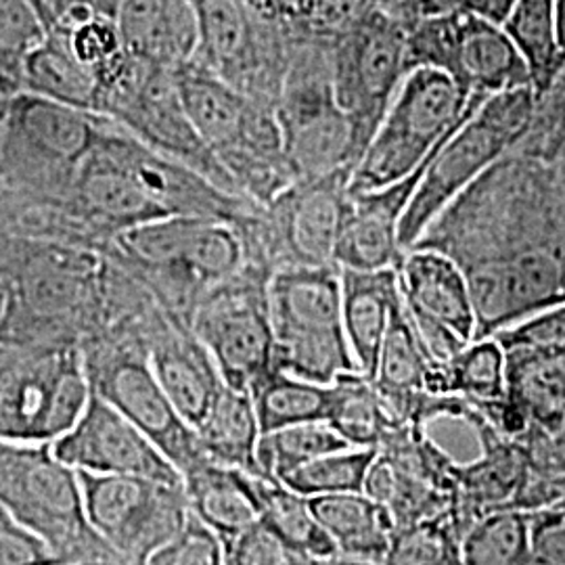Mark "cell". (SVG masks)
I'll return each instance as SVG.
<instances>
[{
	"instance_id": "cell-1",
	"label": "cell",
	"mask_w": 565,
	"mask_h": 565,
	"mask_svg": "<svg viewBox=\"0 0 565 565\" xmlns=\"http://www.w3.org/2000/svg\"><path fill=\"white\" fill-rule=\"evenodd\" d=\"M0 277L2 348L82 343L103 331L107 260L99 249L51 235H0Z\"/></svg>"
},
{
	"instance_id": "cell-2",
	"label": "cell",
	"mask_w": 565,
	"mask_h": 565,
	"mask_svg": "<svg viewBox=\"0 0 565 565\" xmlns=\"http://www.w3.org/2000/svg\"><path fill=\"white\" fill-rule=\"evenodd\" d=\"M486 99L438 67H413L356 163L350 191H377L417 172Z\"/></svg>"
},
{
	"instance_id": "cell-3",
	"label": "cell",
	"mask_w": 565,
	"mask_h": 565,
	"mask_svg": "<svg viewBox=\"0 0 565 565\" xmlns=\"http://www.w3.org/2000/svg\"><path fill=\"white\" fill-rule=\"evenodd\" d=\"M0 505L49 546L55 564H120L86 520L78 471L51 445L0 440Z\"/></svg>"
},
{
	"instance_id": "cell-4",
	"label": "cell",
	"mask_w": 565,
	"mask_h": 565,
	"mask_svg": "<svg viewBox=\"0 0 565 565\" xmlns=\"http://www.w3.org/2000/svg\"><path fill=\"white\" fill-rule=\"evenodd\" d=\"M539 102L532 86L497 93L440 145L404 212L398 233L403 252L415 247L450 203L524 139Z\"/></svg>"
},
{
	"instance_id": "cell-5",
	"label": "cell",
	"mask_w": 565,
	"mask_h": 565,
	"mask_svg": "<svg viewBox=\"0 0 565 565\" xmlns=\"http://www.w3.org/2000/svg\"><path fill=\"white\" fill-rule=\"evenodd\" d=\"M268 310L273 366L319 384L359 371L343 329L338 264L277 268L268 281Z\"/></svg>"
},
{
	"instance_id": "cell-6",
	"label": "cell",
	"mask_w": 565,
	"mask_h": 565,
	"mask_svg": "<svg viewBox=\"0 0 565 565\" xmlns=\"http://www.w3.org/2000/svg\"><path fill=\"white\" fill-rule=\"evenodd\" d=\"M103 116L20 90L0 128V177L42 202L60 205L102 139Z\"/></svg>"
},
{
	"instance_id": "cell-7",
	"label": "cell",
	"mask_w": 565,
	"mask_h": 565,
	"mask_svg": "<svg viewBox=\"0 0 565 565\" xmlns=\"http://www.w3.org/2000/svg\"><path fill=\"white\" fill-rule=\"evenodd\" d=\"M333 90L352 124L359 160L384 120L406 74L408 11L404 4H366L331 39Z\"/></svg>"
},
{
	"instance_id": "cell-8",
	"label": "cell",
	"mask_w": 565,
	"mask_h": 565,
	"mask_svg": "<svg viewBox=\"0 0 565 565\" xmlns=\"http://www.w3.org/2000/svg\"><path fill=\"white\" fill-rule=\"evenodd\" d=\"M93 387L81 343L0 352V440L53 445L81 419Z\"/></svg>"
},
{
	"instance_id": "cell-9",
	"label": "cell",
	"mask_w": 565,
	"mask_h": 565,
	"mask_svg": "<svg viewBox=\"0 0 565 565\" xmlns=\"http://www.w3.org/2000/svg\"><path fill=\"white\" fill-rule=\"evenodd\" d=\"M285 158L296 181L356 168L352 124L333 90L331 39L296 41L277 102Z\"/></svg>"
},
{
	"instance_id": "cell-10",
	"label": "cell",
	"mask_w": 565,
	"mask_h": 565,
	"mask_svg": "<svg viewBox=\"0 0 565 565\" xmlns=\"http://www.w3.org/2000/svg\"><path fill=\"white\" fill-rule=\"evenodd\" d=\"M81 348L93 392L139 425L181 473L205 459L195 427L179 413L147 361L141 329H105Z\"/></svg>"
},
{
	"instance_id": "cell-11",
	"label": "cell",
	"mask_w": 565,
	"mask_h": 565,
	"mask_svg": "<svg viewBox=\"0 0 565 565\" xmlns=\"http://www.w3.org/2000/svg\"><path fill=\"white\" fill-rule=\"evenodd\" d=\"M354 168L294 181L239 224L247 260L273 273L282 266L335 264V247L350 202Z\"/></svg>"
},
{
	"instance_id": "cell-12",
	"label": "cell",
	"mask_w": 565,
	"mask_h": 565,
	"mask_svg": "<svg viewBox=\"0 0 565 565\" xmlns=\"http://www.w3.org/2000/svg\"><path fill=\"white\" fill-rule=\"evenodd\" d=\"M270 277L273 270L263 264H245L235 277L203 294L189 321L212 354L224 384L235 390H249L273 366Z\"/></svg>"
},
{
	"instance_id": "cell-13",
	"label": "cell",
	"mask_w": 565,
	"mask_h": 565,
	"mask_svg": "<svg viewBox=\"0 0 565 565\" xmlns=\"http://www.w3.org/2000/svg\"><path fill=\"white\" fill-rule=\"evenodd\" d=\"M200 41L193 63L277 107L294 41L247 0H193Z\"/></svg>"
},
{
	"instance_id": "cell-14",
	"label": "cell",
	"mask_w": 565,
	"mask_h": 565,
	"mask_svg": "<svg viewBox=\"0 0 565 565\" xmlns=\"http://www.w3.org/2000/svg\"><path fill=\"white\" fill-rule=\"evenodd\" d=\"M78 478L86 520L120 564H149L191 513L184 486L124 473L78 471Z\"/></svg>"
},
{
	"instance_id": "cell-15",
	"label": "cell",
	"mask_w": 565,
	"mask_h": 565,
	"mask_svg": "<svg viewBox=\"0 0 565 565\" xmlns=\"http://www.w3.org/2000/svg\"><path fill=\"white\" fill-rule=\"evenodd\" d=\"M408 63L411 70H443L469 95L492 97L532 86L525 61L503 25L471 15L417 18L408 11Z\"/></svg>"
},
{
	"instance_id": "cell-16",
	"label": "cell",
	"mask_w": 565,
	"mask_h": 565,
	"mask_svg": "<svg viewBox=\"0 0 565 565\" xmlns=\"http://www.w3.org/2000/svg\"><path fill=\"white\" fill-rule=\"evenodd\" d=\"M476 308V340L492 338L565 300V249L532 245L463 268Z\"/></svg>"
},
{
	"instance_id": "cell-17",
	"label": "cell",
	"mask_w": 565,
	"mask_h": 565,
	"mask_svg": "<svg viewBox=\"0 0 565 565\" xmlns=\"http://www.w3.org/2000/svg\"><path fill=\"white\" fill-rule=\"evenodd\" d=\"M51 446L61 461L76 471L142 476L166 484L184 486L181 469L168 459L162 448L95 392L81 419Z\"/></svg>"
},
{
	"instance_id": "cell-18",
	"label": "cell",
	"mask_w": 565,
	"mask_h": 565,
	"mask_svg": "<svg viewBox=\"0 0 565 565\" xmlns=\"http://www.w3.org/2000/svg\"><path fill=\"white\" fill-rule=\"evenodd\" d=\"M142 340L158 382L195 427L226 385L212 354L191 324L162 303H156L145 317Z\"/></svg>"
},
{
	"instance_id": "cell-19",
	"label": "cell",
	"mask_w": 565,
	"mask_h": 565,
	"mask_svg": "<svg viewBox=\"0 0 565 565\" xmlns=\"http://www.w3.org/2000/svg\"><path fill=\"white\" fill-rule=\"evenodd\" d=\"M505 352V398L473 406L511 438H520L527 429H553L564 424L565 343L513 345Z\"/></svg>"
},
{
	"instance_id": "cell-20",
	"label": "cell",
	"mask_w": 565,
	"mask_h": 565,
	"mask_svg": "<svg viewBox=\"0 0 565 565\" xmlns=\"http://www.w3.org/2000/svg\"><path fill=\"white\" fill-rule=\"evenodd\" d=\"M427 163L429 160L411 177L384 189L364 193L350 191L342 233L335 247V264L340 268L380 270L401 263L404 254L398 242L401 223Z\"/></svg>"
},
{
	"instance_id": "cell-21",
	"label": "cell",
	"mask_w": 565,
	"mask_h": 565,
	"mask_svg": "<svg viewBox=\"0 0 565 565\" xmlns=\"http://www.w3.org/2000/svg\"><path fill=\"white\" fill-rule=\"evenodd\" d=\"M404 306L411 315L452 329L465 342L476 340V308L463 268L448 254L415 245L396 264Z\"/></svg>"
},
{
	"instance_id": "cell-22",
	"label": "cell",
	"mask_w": 565,
	"mask_h": 565,
	"mask_svg": "<svg viewBox=\"0 0 565 565\" xmlns=\"http://www.w3.org/2000/svg\"><path fill=\"white\" fill-rule=\"evenodd\" d=\"M114 21L124 51L137 60L179 70L195 57L200 25L193 0H120Z\"/></svg>"
},
{
	"instance_id": "cell-23",
	"label": "cell",
	"mask_w": 565,
	"mask_h": 565,
	"mask_svg": "<svg viewBox=\"0 0 565 565\" xmlns=\"http://www.w3.org/2000/svg\"><path fill=\"white\" fill-rule=\"evenodd\" d=\"M401 300L396 266L380 270L342 268V319L359 371L375 377L394 306Z\"/></svg>"
},
{
	"instance_id": "cell-24",
	"label": "cell",
	"mask_w": 565,
	"mask_h": 565,
	"mask_svg": "<svg viewBox=\"0 0 565 565\" xmlns=\"http://www.w3.org/2000/svg\"><path fill=\"white\" fill-rule=\"evenodd\" d=\"M260 478L266 476L207 459L182 473L191 511L221 536L224 546L263 518Z\"/></svg>"
},
{
	"instance_id": "cell-25",
	"label": "cell",
	"mask_w": 565,
	"mask_h": 565,
	"mask_svg": "<svg viewBox=\"0 0 565 565\" xmlns=\"http://www.w3.org/2000/svg\"><path fill=\"white\" fill-rule=\"evenodd\" d=\"M310 507L338 546L333 564L385 565L396 530L387 507L364 492L310 497Z\"/></svg>"
},
{
	"instance_id": "cell-26",
	"label": "cell",
	"mask_w": 565,
	"mask_h": 565,
	"mask_svg": "<svg viewBox=\"0 0 565 565\" xmlns=\"http://www.w3.org/2000/svg\"><path fill=\"white\" fill-rule=\"evenodd\" d=\"M20 90L74 105L97 116L102 111V81L74 55L61 28L49 30L44 41L21 61Z\"/></svg>"
},
{
	"instance_id": "cell-27",
	"label": "cell",
	"mask_w": 565,
	"mask_h": 565,
	"mask_svg": "<svg viewBox=\"0 0 565 565\" xmlns=\"http://www.w3.org/2000/svg\"><path fill=\"white\" fill-rule=\"evenodd\" d=\"M203 457L214 463L264 476L258 465L260 424L247 390L224 385L218 398L195 425Z\"/></svg>"
},
{
	"instance_id": "cell-28",
	"label": "cell",
	"mask_w": 565,
	"mask_h": 565,
	"mask_svg": "<svg viewBox=\"0 0 565 565\" xmlns=\"http://www.w3.org/2000/svg\"><path fill=\"white\" fill-rule=\"evenodd\" d=\"M503 30L525 61L532 88L543 99L565 72L555 0H515Z\"/></svg>"
},
{
	"instance_id": "cell-29",
	"label": "cell",
	"mask_w": 565,
	"mask_h": 565,
	"mask_svg": "<svg viewBox=\"0 0 565 565\" xmlns=\"http://www.w3.org/2000/svg\"><path fill=\"white\" fill-rule=\"evenodd\" d=\"M247 392L263 434L291 425L327 424L333 403L331 384L296 377L277 366L266 369Z\"/></svg>"
},
{
	"instance_id": "cell-30",
	"label": "cell",
	"mask_w": 565,
	"mask_h": 565,
	"mask_svg": "<svg viewBox=\"0 0 565 565\" xmlns=\"http://www.w3.org/2000/svg\"><path fill=\"white\" fill-rule=\"evenodd\" d=\"M427 392L436 396H461L478 406L503 401L507 392L505 345L497 338L467 343L450 363L434 369Z\"/></svg>"
},
{
	"instance_id": "cell-31",
	"label": "cell",
	"mask_w": 565,
	"mask_h": 565,
	"mask_svg": "<svg viewBox=\"0 0 565 565\" xmlns=\"http://www.w3.org/2000/svg\"><path fill=\"white\" fill-rule=\"evenodd\" d=\"M331 387L333 403L327 424L350 446L380 448L385 434L396 424L387 413L375 382L359 371H352L331 382Z\"/></svg>"
},
{
	"instance_id": "cell-32",
	"label": "cell",
	"mask_w": 565,
	"mask_h": 565,
	"mask_svg": "<svg viewBox=\"0 0 565 565\" xmlns=\"http://www.w3.org/2000/svg\"><path fill=\"white\" fill-rule=\"evenodd\" d=\"M467 565L532 564V511L499 507L478 518L461 539Z\"/></svg>"
},
{
	"instance_id": "cell-33",
	"label": "cell",
	"mask_w": 565,
	"mask_h": 565,
	"mask_svg": "<svg viewBox=\"0 0 565 565\" xmlns=\"http://www.w3.org/2000/svg\"><path fill=\"white\" fill-rule=\"evenodd\" d=\"M258 490L266 524L306 555L310 565L333 564L338 546L317 520L308 497L270 478H260Z\"/></svg>"
},
{
	"instance_id": "cell-34",
	"label": "cell",
	"mask_w": 565,
	"mask_h": 565,
	"mask_svg": "<svg viewBox=\"0 0 565 565\" xmlns=\"http://www.w3.org/2000/svg\"><path fill=\"white\" fill-rule=\"evenodd\" d=\"M463 530L448 509L434 518L398 525L385 565H459Z\"/></svg>"
},
{
	"instance_id": "cell-35",
	"label": "cell",
	"mask_w": 565,
	"mask_h": 565,
	"mask_svg": "<svg viewBox=\"0 0 565 565\" xmlns=\"http://www.w3.org/2000/svg\"><path fill=\"white\" fill-rule=\"evenodd\" d=\"M375 457L377 448L348 446L291 469L279 482L308 499L340 492H363L366 471Z\"/></svg>"
},
{
	"instance_id": "cell-36",
	"label": "cell",
	"mask_w": 565,
	"mask_h": 565,
	"mask_svg": "<svg viewBox=\"0 0 565 565\" xmlns=\"http://www.w3.org/2000/svg\"><path fill=\"white\" fill-rule=\"evenodd\" d=\"M348 446L329 424L291 425L260 436L258 465L266 478L279 482L291 469Z\"/></svg>"
},
{
	"instance_id": "cell-37",
	"label": "cell",
	"mask_w": 565,
	"mask_h": 565,
	"mask_svg": "<svg viewBox=\"0 0 565 565\" xmlns=\"http://www.w3.org/2000/svg\"><path fill=\"white\" fill-rule=\"evenodd\" d=\"M46 36V25L34 0H0V88L20 93L23 57Z\"/></svg>"
},
{
	"instance_id": "cell-38",
	"label": "cell",
	"mask_w": 565,
	"mask_h": 565,
	"mask_svg": "<svg viewBox=\"0 0 565 565\" xmlns=\"http://www.w3.org/2000/svg\"><path fill=\"white\" fill-rule=\"evenodd\" d=\"M224 564L310 565V562L260 518L224 546Z\"/></svg>"
},
{
	"instance_id": "cell-39",
	"label": "cell",
	"mask_w": 565,
	"mask_h": 565,
	"mask_svg": "<svg viewBox=\"0 0 565 565\" xmlns=\"http://www.w3.org/2000/svg\"><path fill=\"white\" fill-rule=\"evenodd\" d=\"M149 564L221 565L224 564L223 541L191 511L181 530L151 555Z\"/></svg>"
},
{
	"instance_id": "cell-40",
	"label": "cell",
	"mask_w": 565,
	"mask_h": 565,
	"mask_svg": "<svg viewBox=\"0 0 565 565\" xmlns=\"http://www.w3.org/2000/svg\"><path fill=\"white\" fill-rule=\"evenodd\" d=\"M492 338H497L505 348L565 343V300L534 312L522 323L513 324Z\"/></svg>"
},
{
	"instance_id": "cell-41",
	"label": "cell",
	"mask_w": 565,
	"mask_h": 565,
	"mask_svg": "<svg viewBox=\"0 0 565 565\" xmlns=\"http://www.w3.org/2000/svg\"><path fill=\"white\" fill-rule=\"evenodd\" d=\"M532 511V564H565V501Z\"/></svg>"
},
{
	"instance_id": "cell-42",
	"label": "cell",
	"mask_w": 565,
	"mask_h": 565,
	"mask_svg": "<svg viewBox=\"0 0 565 565\" xmlns=\"http://www.w3.org/2000/svg\"><path fill=\"white\" fill-rule=\"evenodd\" d=\"M55 564L53 553L36 534L25 530L0 505V565Z\"/></svg>"
},
{
	"instance_id": "cell-43",
	"label": "cell",
	"mask_w": 565,
	"mask_h": 565,
	"mask_svg": "<svg viewBox=\"0 0 565 565\" xmlns=\"http://www.w3.org/2000/svg\"><path fill=\"white\" fill-rule=\"evenodd\" d=\"M515 0H411L404 7L417 18L471 15L480 20L501 23L507 20Z\"/></svg>"
},
{
	"instance_id": "cell-44",
	"label": "cell",
	"mask_w": 565,
	"mask_h": 565,
	"mask_svg": "<svg viewBox=\"0 0 565 565\" xmlns=\"http://www.w3.org/2000/svg\"><path fill=\"white\" fill-rule=\"evenodd\" d=\"M118 2L120 0H70V4H81L84 9L93 11L95 15H105V18H111V20L116 15Z\"/></svg>"
},
{
	"instance_id": "cell-45",
	"label": "cell",
	"mask_w": 565,
	"mask_h": 565,
	"mask_svg": "<svg viewBox=\"0 0 565 565\" xmlns=\"http://www.w3.org/2000/svg\"><path fill=\"white\" fill-rule=\"evenodd\" d=\"M555 9H557V23H559V39L565 51V0H555Z\"/></svg>"
},
{
	"instance_id": "cell-46",
	"label": "cell",
	"mask_w": 565,
	"mask_h": 565,
	"mask_svg": "<svg viewBox=\"0 0 565 565\" xmlns=\"http://www.w3.org/2000/svg\"><path fill=\"white\" fill-rule=\"evenodd\" d=\"M4 315H7V282L0 277V327H2V321H4ZM4 348L0 345V352Z\"/></svg>"
},
{
	"instance_id": "cell-47",
	"label": "cell",
	"mask_w": 565,
	"mask_h": 565,
	"mask_svg": "<svg viewBox=\"0 0 565 565\" xmlns=\"http://www.w3.org/2000/svg\"><path fill=\"white\" fill-rule=\"evenodd\" d=\"M9 99H11V95H7V93L0 88V128H2V121H4V116H7Z\"/></svg>"
},
{
	"instance_id": "cell-48",
	"label": "cell",
	"mask_w": 565,
	"mask_h": 565,
	"mask_svg": "<svg viewBox=\"0 0 565 565\" xmlns=\"http://www.w3.org/2000/svg\"><path fill=\"white\" fill-rule=\"evenodd\" d=\"M369 4H385V7H392V4H403V2H411V0H366Z\"/></svg>"
}]
</instances>
